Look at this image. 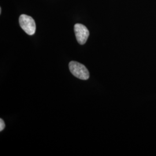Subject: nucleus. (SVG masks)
Wrapping results in <instances>:
<instances>
[{
  "instance_id": "7ed1b4c3",
  "label": "nucleus",
  "mask_w": 156,
  "mask_h": 156,
  "mask_svg": "<svg viewBox=\"0 0 156 156\" xmlns=\"http://www.w3.org/2000/svg\"><path fill=\"white\" fill-rule=\"evenodd\" d=\"M74 31L78 43L84 45L89 36V31L87 28L82 24H76L74 26Z\"/></svg>"
},
{
  "instance_id": "f03ea898",
  "label": "nucleus",
  "mask_w": 156,
  "mask_h": 156,
  "mask_svg": "<svg viewBox=\"0 0 156 156\" xmlns=\"http://www.w3.org/2000/svg\"><path fill=\"white\" fill-rule=\"evenodd\" d=\"M19 24L26 33L34 35L36 31V24L33 17L26 15H22L19 17Z\"/></svg>"
},
{
  "instance_id": "f257e3e1",
  "label": "nucleus",
  "mask_w": 156,
  "mask_h": 156,
  "mask_svg": "<svg viewBox=\"0 0 156 156\" xmlns=\"http://www.w3.org/2000/svg\"><path fill=\"white\" fill-rule=\"evenodd\" d=\"M69 69L73 76L80 79L87 80L89 78V72L87 68L78 62H70L69 63Z\"/></svg>"
},
{
  "instance_id": "20e7f679",
  "label": "nucleus",
  "mask_w": 156,
  "mask_h": 156,
  "mask_svg": "<svg viewBox=\"0 0 156 156\" xmlns=\"http://www.w3.org/2000/svg\"><path fill=\"white\" fill-rule=\"evenodd\" d=\"M5 127V124L4 122V120L1 119H0V131H2Z\"/></svg>"
},
{
  "instance_id": "39448f33",
  "label": "nucleus",
  "mask_w": 156,
  "mask_h": 156,
  "mask_svg": "<svg viewBox=\"0 0 156 156\" xmlns=\"http://www.w3.org/2000/svg\"><path fill=\"white\" fill-rule=\"evenodd\" d=\"M1 11H2V9L1 8H0V13H1Z\"/></svg>"
}]
</instances>
